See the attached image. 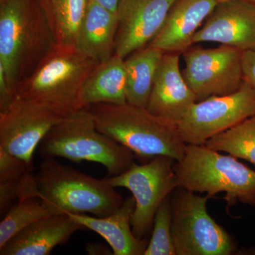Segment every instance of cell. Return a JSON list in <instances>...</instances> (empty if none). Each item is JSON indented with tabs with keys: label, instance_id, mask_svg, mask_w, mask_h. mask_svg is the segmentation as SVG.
Segmentation results:
<instances>
[{
	"label": "cell",
	"instance_id": "obj_1",
	"mask_svg": "<svg viewBox=\"0 0 255 255\" xmlns=\"http://www.w3.org/2000/svg\"><path fill=\"white\" fill-rule=\"evenodd\" d=\"M57 45L43 0H0V66L15 94Z\"/></svg>",
	"mask_w": 255,
	"mask_h": 255
},
{
	"label": "cell",
	"instance_id": "obj_2",
	"mask_svg": "<svg viewBox=\"0 0 255 255\" xmlns=\"http://www.w3.org/2000/svg\"><path fill=\"white\" fill-rule=\"evenodd\" d=\"M97 128L148 162L164 155L179 162L187 144L177 125L155 117L142 107L128 103L96 104L89 107Z\"/></svg>",
	"mask_w": 255,
	"mask_h": 255
},
{
	"label": "cell",
	"instance_id": "obj_3",
	"mask_svg": "<svg viewBox=\"0 0 255 255\" xmlns=\"http://www.w3.org/2000/svg\"><path fill=\"white\" fill-rule=\"evenodd\" d=\"M98 64L75 48L57 45L18 85L16 96L63 117L89 109L82 102V90Z\"/></svg>",
	"mask_w": 255,
	"mask_h": 255
},
{
	"label": "cell",
	"instance_id": "obj_4",
	"mask_svg": "<svg viewBox=\"0 0 255 255\" xmlns=\"http://www.w3.org/2000/svg\"><path fill=\"white\" fill-rule=\"evenodd\" d=\"M43 158L62 157L76 163L87 161L106 167L107 177L123 174L135 155L126 146L102 133L89 109L78 111L52 128L38 145Z\"/></svg>",
	"mask_w": 255,
	"mask_h": 255
},
{
	"label": "cell",
	"instance_id": "obj_5",
	"mask_svg": "<svg viewBox=\"0 0 255 255\" xmlns=\"http://www.w3.org/2000/svg\"><path fill=\"white\" fill-rule=\"evenodd\" d=\"M178 187L214 198L226 193L228 213L238 202L255 206V171L229 155L205 145L187 144L174 166Z\"/></svg>",
	"mask_w": 255,
	"mask_h": 255
},
{
	"label": "cell",
	"instance_id": "obj_6",
	"mask_svg": "<svg viewBox=\"0 0 255 255\" xmlns=\"http://www.w3.org/2000/svg\"><path fill=\"white\" fill-rule=\"evenodd\" d=\"M36 182L42 199L62 214L105 217L113 214L124 201L105 178L96 179L55 158L43 159L36 173Z\"/></svg>",
	"mask_w": 255,
	"mask_h": 255
},
{
	"label": "cell",
	"instance_id": "obj_7",
	"mask_svg": "<svg viewBox=\"0 0 255 255\" xmlns=\"http://www.w3.org/2000/svg\"><path fill=\"white\" fill-rule=\"evenodd\" d=\"M209 196L178 187L171 194L172 232L177 255H232L238 246L232 236L210 216Z\"/></svg>",
	"mask_w": 255,
	"mask_h": 255
},
{
	"label": "cell",
	"instance_id": "obj_8",
	"mask_svg": "<svg viewBox=\"0 0 255 255\" xmlns=\"http://www.w3.org/2000/svg\"><path fill=\"white\" fill-rule=\"evenodd\" d=\"M175 163L168 156H157L145 164L134 162L123 174L105 177L112 187L126 188L132 193L135 206L131 227L138 239L145 240L148 236L159 206L178 188Z\"/></svg>",
	"mask_w": 255,
	"mask_h": 255
},
{
	"label": "cell",
	"instance_id": "obj_9",
	"mask_svg": "<svg viewBox=\"0 0 255 255\" xmlns=\"http://www.w3.org/2000/svg\"><path fill=\"white\" fill-rule=\"evenodd\" d=\"M254 116L255 89L244 80L234 93L196 102L177 127L186 144L205 145L211 137Z\"/></svg>",
	"mask_w": 255,
	"mask_h": 255
},
{
	"label": "cell",
	"instance_id": "obj_10",
	"mask_svg": "<svg viewBox=\"0 0 255 255\" xmlns=\"http://www.w3.org/2000/svg\"><path fill=\"white\" fill-rule=\"evenodd\" d=\"M243 51L225 46L215 48L191 46L183 53L182 75L198 102L237 92L244 82Z\"/></svg>",
	"mask_w": 255,
	"mask_h": 255
},
{
	"label": "cell",
	"instance_id": "obj_11",
	"mask_svg": "<svg viewBox=\"0 0 255 255\" xmlns=\"http://www.w3.org/2000/svg\"><path fill=\"white\" fill-rule=\"evenodd\" d=\"M65 117L29 101L15 97L0 112V147L28 164L43 137Z\"/></svg>",
	"mask_w": 255,
	"mask_h": 255
},
{
	"label": "cell",
	"instance_id": "obj_12",
	"mask_svg": "<svg viewBox=\"0 0 255 255\" xmlns=\"http://www.w3.org/2000/svg\"><path fill=\"white\" fill-rule=\"evenodd\" d=\"M177 0H120L114 53L126 59L147 46L160 31Z\"/></svg>",
	"mask_w": 255,
	"mask_h": 255
},
{
	"label": "cell",
	"instance_id": "obj_13",
	"mask_svg": "<svg viewBox=\"0 0 255 255\" xmlns=\"http://www.w3.org/2000/svg\"><path fill=\"white\" fill-rule=\"evenodd\" d=\"M215 42L242 51L255 50V3L246 0L218 2L193 38V44Z\"/></svg>",
	"mask_w": 255,
	"mask_h": 255
},
{
	"label": "cell",
	"instance_id": "obj_14",
	"mask_svg": "<svg viewBox=\"0 0 255 255\" xmlns=\"http://www.w3.org/2000/svg\"><path fill=\"white\" fill-rule=\"evenodd\" d=\"M180 55L164 53L156 72L147 107L155 117L177 126L198 102L180 71Z\"/></svg>",
	"mask_w": 255,
	"mask_h": 255
},
{
	"label": "cell",
	"instance_id": "obj_15",
	"mask_svg": "<svg viewBox=\"0 0 255 255\" xmlns=\"http://www.w3.org/2000/svg\"><path fill=\"white\" fill-rule=\"evenodd\" d=\"M217 4L216 0H177L148 45L164 53L183 54L192 46L196 31Z\"/></svg>",
	"mask_w": 255,
	"mask_h": 255
},
{
	"label": "cell",
	"instance_id": "obj_16",
	"mask_svg": "<svg viewBox=\"0 0 255 255\" xmlns=\"http://www.w3.org/2000/svg\"><path fill=\"white\" fill-rule=\"evenodd\" d=\"M86 230L68 214L39 220L18 233L2 248L1 255H48L58 246L68 243L74 233Z\"/></svg>",
	"mask_w": 255,
	"mask_h": 255
},
{
	"label": "cell",
	"instance_id": "obj_17",
	"mask_svg": "<svg viewBox=\"0 0 255 255\" xmlns=\"http://www.w3.org/2000/svg\"><path fill=\"white\" fill-rule=\"evenodd\" d=\"M135 201L129 196L113 214L105 217L87 214H68L75 222L102 236L110 245L114 255H144L148 242L134 236L131 219Z\"/></svg>",
	"mask_w": 255,
	"mask_h": 255
},
{
	"label": "cell",
	"instance_id": "obj_18",
	"mask_svg": "<svg viewBox=\"0 0 255 255\" xmlns=\"http://www.w3.org/2000/svg\"><path fill=\"white\" fill-rule=\"evenodd\" d=\"M117 28V12L89 0L75 49L97 63L108 60L114 54Z\"/></svg>",
	"mask_w": 255,
	"mask_h": 255
},
{
	"label": "cell",
	"instance_id": "obj_19",
	"mask_svg": "<svg viewBox=\"0 0 255 255\" xmlns=\"http://www.w3.org/2000/svg\"><path fill=\"white\" fill-rule=\"evenodd\" d=\"M125 59L115 53L99 63L87 78L82 99L87 108L96 104L122 105L127 102Z\"/></svg>",
	"mask_w": 255,
	"mask_h": 255
},
{
	"label": "cell",
	"instance_id": "obj_20",
	"mask_svg": "<svg viewBox=\"0 0 255 255\" xmlns=\"http://www.w3.org/2000/svg\"><path fill=\"white\" fill-rule=\"evenodd\" d=\"M164 53L147 45L125 59L127 103L147 109L156 72Z\"/></svg>",
	"mask_w": 255,
	"mask_h": 255
},
{
	"label": "cell",
	"instance_id": "obj_21",
	"mask_svg": "<svg viewBox=\"0 0 255 255\" xmlns=\"http://www.w3.org/2000/svg\"><path fill=\"white\" fill-rule=\"evenodd\" d=\"M59 46L75 48L89 0H43Z\"/></svg>",
	"mask_w": 255,
	"mask_h": 255
},
{
	"label": "cell",
	"instance_id": "obj_22",
	"mask_svg": "<svg viewBox=\"0 0 255 255\" xmlns=\"http://www.w3.org/2000/svg\"><path fill=\"white\" fill-rule=\"evenodd\" d=\"M63 214L41 196L26 198L17 201L0 223V248L18 233L39 220Z\"/></svg>",
	"mask_w": 255,
	"mask_h": 255
},
{
	"label": "cell",
	"instance_id": "obj_23",
	"mask_svg": "<svg viewBox=\"0 0 255 255\" xmlns=\"http://www.w3.org/2000/svg\"><path fill=\"white\" fill-rule=\"evenodd\" d=\"M205 145L255 165V116L211 137Z\"/></svg>",
	"mask_w": 255,
	"mask_h": 255
},
{
	"label": "cell",
	"instance_id": "obj_24",
	"mask_svg": "<svg viewBox=\"0 0 255 255\" xmlns=\"http://www.w3.org/2000/svg\"><path fill=\"white\" fill-rule=\"evenodd\" d=\"M172 209L171 195L159 206L144 255H177L172 232Z\"/></svg>",
	"mask_w": 255,
	"mask_h": 255
},
{
	"label": "cell",
	"instance_id": "obj_25",
	"mask_svg": "<svg viewBox=\"0 0 255 255\" xmlns=\"http://www.w3.org/2000/svg\"><path fill=\"white\" fill-rule=\"evenodd\" d=\"M16 94L11 90L2 67L0 66V112L7 110L14 102Z\"/></svg>",
	"mask_w": 255,
	"mask_h": 255
},
{
	"label": "cell",
	"instance_id": "obj_26",
	"mask_svg": "<svg viewBox=\"0 0 255 255\" xmlns=\"http://www.w3.org/2000/svg\"><path fill=\"white\" fill-rule=\"evenodd\" d=\"M243 70L244 80L255 89V50L243 51Z\"/></svg>",
	"mask_w": 255,
	"mask_h": 255
},
{
	"label": "cell",
	"instance_id": "obj_27",
	"mask_svg": "<svg viewBox=\"0 0 255 255\" xmlns=\"http://www.w3.org/2000/svg\"><path fill=\"white\" fill-rule=\"evenodd\" d=\"M86 252L87 254L91 255H114L112 250L111 251L110 248H107L104 245L99 244V243H87Z\"/></svg>",
	"mask_w": 255,
	"mask_h": 255
},
{
	"label": "cell",
	"instance_id": "obj_28",
	"mask_svg": "<svg viewBox=\"0 0 255 255\" xmlns=\"http://www.w3.org/2000/svg\"><path fill=\"white\" fill-rule=\"evenodd\" d=\"M110 11L117 12L120 0H90Z\"/></svg>",
	"mask_w": 255,
	"mask_h": 255
},
{
	"label": "cell",
	"instance_id": "obj_29",
	"mask_svg": "<svg viewBox=\"0 0 255 255\" xmlns=\"http://www.w3.org/2000/svg\"><path fill=\"white\" fill-rule=\"evenodd\" d=\"M218 2H221V1H226V0H216ZM246 1H251V2L255 3V0H246Z\"/></svg>",
	"mask_w": 255,
	"mask_h": 255
}]
</instances>
